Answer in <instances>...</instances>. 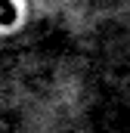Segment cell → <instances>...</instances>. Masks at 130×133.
I'll return each mask as SVG.
<instances>
[{
	"instance_id": "1",
	"label": "cell",
	"mask_w": 130,
	"mask_h": 133,
	"mask_svg": "<svg viewBox=\"0 0 130 133\" xmlns=\"http://www.w3.org/2000/svg\"><path fill=\"white\" fill-rule=\"evenodd\" d=\"M12 22H16V3L0 0V25H12Z\"/></svg>"
}]
</instances>
